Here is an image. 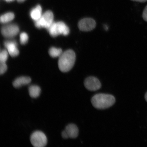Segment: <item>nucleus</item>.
Wrapping results in <instances>:
<instances>
[{"mask_svg":"<svg viewBox=\"0 0 147 147\" xmlns=\"http://www.w3.org/2000/svg\"><path fill=\"white\" fill-rule=\"evenodd\" d=\"M4 46L9 54L12 57H15L19 54L17 43L14 41H7L4 42Z\"/></svg>","mask_w":147,"mask_h":147,"instance_id":"nucleus-8","label":"nucleus"},{"mask_svg":"<svg viewBox=\"0 0 147 147\" xmlns=\"http://www.w3.org/2000/svg\"><path fill=\"white\" fill-rule=\"evenodd\" d=\"M19 28L18 26L15 24H9L5 25L2 27L1 33L5 37L11 38L16 36L19 32Z\"/></svg>","mask_w":147,"mask_h":147,"instance_id":"nucleus-5","label":"nucleus"},{"mask_svg":"<svg viewBox=\"0 0 147 147\" xmlns=\"http://www.w3.org/2000/svg\"><path fill=\"white\" fill-rule=\"evenodd\" d=\"M115 99L113 95L98 94L94 96L91 99L92 105L97 109H104L110 107L115 103Z\"/></svg>","mask_w":147,"mask_h":147,"instance_id":"nucleus-2","label":"nucleus"},{"mask_svg":"<svg viewBox=\"0 0 147 147\" xmlns=\"http://www.w3.org/2000/svg\"><path fill=\"white\" fill-rule=\"evenodd\" d=\"M32 81L30 78L28 77L21 76L15 80L13 82V86L14 88H18L22 86L30 84Z\"/></svg>","mask_w":147,"mask_h":147,"instance_id":"nucleus-10","label":"nucleus"},{"mask_svg":"<svg viewBox=\"0 0 147 147\" xmlns=\"http://www.w3.org/2000/svg\"><path fill=\"white\" fill-rule=\"evenodd\" d=\"M9 53L7 50H3L1 51L0 54V61L5 62L8 59Z\"/></svg>","mask_w":147,"mask_h":147,"instance_id":"nucleus-16","label":"nucleus"},{"mask_svg":"<svg viewBox=\"0 0 147 147\" xmlns=\"http://www.w3.org/2000/svg\"><path fill=\"white\" fill-rule=\"evenodd\" d=\"M30 96L33 98H37L40 96L41 92V88L37 85H31L28 88Z\"/></svg>","mask_w":147,"mask_h":147,"instance_id":"nucleus-13","label":"nucleus"},{"mask_svg":"<svg viewBox=\"0 0 147 147\" xmlns=\"http://www.w3.org/2000/svg\"><path fill=\"white\" fill-rule=\"evenodd\" d=\"M18 3H22L24 1L26 0H17Z\"/></svg>","mask_w":147,"mask_h":147,"instance_id":"nucleus-22","label":"nucleus"},{"mask_svg":"<svg viewBox=\"0 0 147 147\" xmlns=\"http://www.w3.org/2000/svg\"><path fill=\"white\" fill-rule=\"evenodd\" d=\"M6 1H13V0H6Z\"/></svg>","mask_w":147,"mask_h":147,"instance_id":"nucleus-25","label":"nucleus"},{"mask_svg":"<svg viewBox=\"0 0 147 147\" xmlns=\"http://www.w3.org/2000/svg\"><path fill=\"white\" fill-rule=\"evenodd\" d=\"M30 140L32 146L35 147H44L47 144V138L43 132L36 131L31 135Z\"/></svg>","mask_w":147,"mask_h":147,"instance_id":"nucleus-4","label":"nucleus"},{"mask_svg":"<svg viewBox=\"0 0 147 147\" xmlns=\"http://www.w3.org/2000/svg\"><path fill=\"white\" fill-rule=\"evenodd\" d=\"M142 17L144 21L147 22V5L143 10Z\"/></svg>","mask_w":147,"mask_h":147,"instance_id":"nucleus-19","label":"nucleus"},{"mask_svg":"<svg viewBox=\"0 0 147 147\" xmlns=\"http://www.w3.org/2000/svg\"><path fill=\"white\" fill-rule=\"evenodd\" d=\"M76 58L74 51L71 49L62 53L58 61V67L60 70L63 72H67L71 70L74 65Z\"/></svg>","mask_w":147,"mask_h":147,"instance_id":"nucleus-1","label":"nucleus"},{"mask_svg":"<svg viewBox=\"0 0 147 147\" xmlns=\"http://www.w3.org/2000/svg\"><path fill=\"white\" fill-rule=\"evenodd\" d=\"M65 130L69 138L75 139L78 137L79 130L76 125L73 124H69L66 127Z\"/></svg>","mask_w":147,"mask_h":147,"instance_id":"nucleus-11","label":"nucleus"},{"mask_svg":"<svg viewBox=\"0 0 147 147\" xmlns=\"http://www.w3.org/2000/svg\"><path fill=\"white\" fill-rule=\"evenodd\" d=\"M61 135L62 138L64 139H67L69 138L65 130H63L62 132Z\"/></svg>","mask_w":147,"mask_h":147,"instance_id":"nucleus-20","label":"nucleus"},{"mask_svg":"<svg viewBox=\"0 0 147 147\" xmlns=\"http://www.w3.org/2000/svg\"><path fill=\"white\" fill-rule=\"evenodd\" d=\"M62 51L61 49L57 48L55 47H51L49 49V54L50 56L53 58L59 57L62 54Z\"/></svg>","mask_w":147,"mask_h":147,"instance_id":"nucleus-15","label":"nucleus"},{"mask_svg":"<svg viewBox=\"0 0 147 147\" xmlns=\"http://www.w3.org/2000/svg\"><path fill=\"white\" fill-rule=\"evenodd\" d=\"M28 36L25 32L21 33L20 34V42L22 45H25L27 43L28 40Z\"/></svg>","mask_w":147,"mask_h":147,"instance_id":"nucleus-17","label":"nucleus"},{"mask_svg":"<svg viewBox=\"0 0 147 147\" xmlns=\"http://www.w3.org/2000/svg\"><path fill=\"white\" fill-rule=\"evenodd\" d=\"M15 16L13 13L9 12L1 16L0 18V21L1 23L6 24L10 22L14 19Z\"/></svg>","mask_w":147,"mask_h":147,"instance_id":"nucleus-14","label":"nucleus"},{"mask_svg":"<svg viewBox=\"0 0 147 147\" xmlns=\"http://www.w3.org/2000/svg\"><path fill=\"white\" fill-rule=\"evenodd\" d=\"M56 30L58 36L62 34L67 36L69 34V29L65 23L61 21L56 22Z\"/></svg>","mask_w":147,"mask_h":147,"instance_id":"nucleus-9","label":"nucleus"},{"mask_svg":"<svg viewBox=\"0 0 147 147\" xmlns=\"http://www.w3.org/2000/svg\"><path fill=\"white\" fill-rule=\"evenodd\" d=\"M78 27L82 32H89L93 30L96 27L95 20L91 18H83L79 22Z\"/></svg>","mask_w":147,"mask_h":147,"instance_id":"nucleus-6","label":"nucleus"},{"mask_svg":"<svg viewBox=\"0 0 147 147\" xmlns=\"http://www.w3.org/2000/svg\"><path fill=\"white\" fill-rule=\"evenodd\" d=\"M84 85L86 89L90 91H96L100 89L101 84L98 79L94 77H89L84 81Z\"/></svg>","mask_w":147,"mask_h":147,"instance_id":"nucleus-7","label":"nucleus"},{"mask_svg":"<svg viewBox=\"0 0 147 147\" xmlns=\"http://www.w3.org/2000/svg\"><path fill=\"white\" fill-rule=\"evenodd\" d=\"M145 100H146V102H147V92L146 93V94H145Z\"/></svg>","mask_w":147,"mask_h":147,"instance_id":"nucleus-23","label":"nucleus"},{"mask_svg":"<svg viewBox=\"0 0 147 147\" xmlns=\"http://www.w3.org/2000/svg\"><path fill=\"white\" fill-rule=\"evenodd\" d=\"M54 14L50 11L45 12L37 21H35V25L38 28L47 29L54 22Z\"/></svg>","mask_w":147,"mask_h":147,"instance_id":"nucleus-3","label":"nucleus"},{"mask_svg":"<svg viewBox=\"0 0 147 147\" xmlns=\"http://www.w3.org/2000/svg\"><path fill=\"white\" fill-rule=\"evenodd\" d=\"M7 69V66L5 62H1L0 63V74L2 75L6 72Z\"/></svg>","mask_w":147,"mask_h":147,"instance_id":"nucleus-18","label":"nucleus"},{"mask_svg":"<svg viewBox=\"0 0 147 147\" xmlns=\"http://www.w3.org/2000/svg\"><path fill=\"white\" fill-rule=\"evenodd\" d=\"M42 9L41 6L38 5L33 8L30 12V16L34 21H37L42 16Z\"/></svg>","mask_w":147,"mask_h":147,"instance_id":"nucleus-12","label":"nucleus"},{"mask_svg":"<svg viewBox=\"0 0 147 147\" xmlns=\"http://www.w3.org/2000/svg\"><path fill=\"white\" fill-rule=\"evenodd\" d=\"M131 1H134L139 2L140 3H145L147 1V0H131Z\"/></svg>","mask_w":147,"mask_h":147,"instance_id":"nucleus-21","label":"nucleus"},{"mask_svg":"<svg viewBox=\"0 0 147 147\" xmlns=\"http://www.w3.org/2000/svg\"><path fill=\"white\" fill-rule=\"evenodd\" d=\"M105 27V29H106V30H107L108 29V27L107 26V25L105 26L104 27Z\"/></svg>","mask_w":147,"mask_h":147,"instance_id":"nucleus-24","label":"nucleus"}]
</instances>
